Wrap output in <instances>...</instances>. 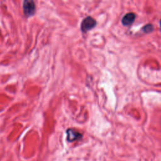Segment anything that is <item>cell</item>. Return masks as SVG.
Masks as SVG:
<instances>
[{"instance_id": "obj_1", "label": "cell", "mask_w": 161, "mask_h": 161, "mask_svg": "<svg viewBox=\"0 0 161 161\" xmlns=\"http://www.w3.org/2000/svg\"><path fill=\"white\" fill-rule=\"evenodd\" d=\"M96 23V21L92 17L87 16L80 23V30L82 32H87L94 28Z\"/></svg>"}, {"instance_id": "obj_2", "label": "cell", "mask_w": 161, "mask_h": 161, "mask_svg": "<svg viewBox=\"0 0 161 161\" xmlns=\"http://www.w3.org/2000/svg\"><path fill=\"white\" fill-rule=\"evenodd\" d=\"M23 9L25 15L27 17L33 16L35 13L36 6L33 1L25 0L23 3Z\"/></svg>"}, {"instance_id": "obj_3", "label": "cell", "mask_w": 161, "mask_h": 161, "mask_svg": "<svg viewBox=\"0 0 161 161\" xmlns=\"http://www.w3.org/2000/svg\"><path fill=\"white\" fill-rule=\"evenodd\" d=\"M66 133H67V140L69 142H72L74 141L80 140L82 137V135L80 132L72 128H69L67 130Z\"/></svg>"}, {"instance_id": "obj_4", "label": "cell", "mask_w": 161, "mask_h": 161, "mask_svg": "<svg viewBox=\"0 0 161 161\" xmlns=\"http://www.w3.org/2000/svg\"><path fill=\"white\" fill-rule=\"evenodd\" d=\"M136 14L134 13H128L122 18L121 23L124 26H130L134 22Z\"/></svg>"}, {"instance_id": "obj_5", "label": "cell", "mask_w": 161, "mask_h": 161, "mask_svg": "<svg viewBox=\"0 0 161 161\" xmlns=\"http://www.w3.org/2000/svg\"><path fill=\"white\" fill-rule=\"evenodd\" d=\"M153 30V26L151 24H148L143 27V31L145 33H150Z\"/></svg>"}]
</instances>
